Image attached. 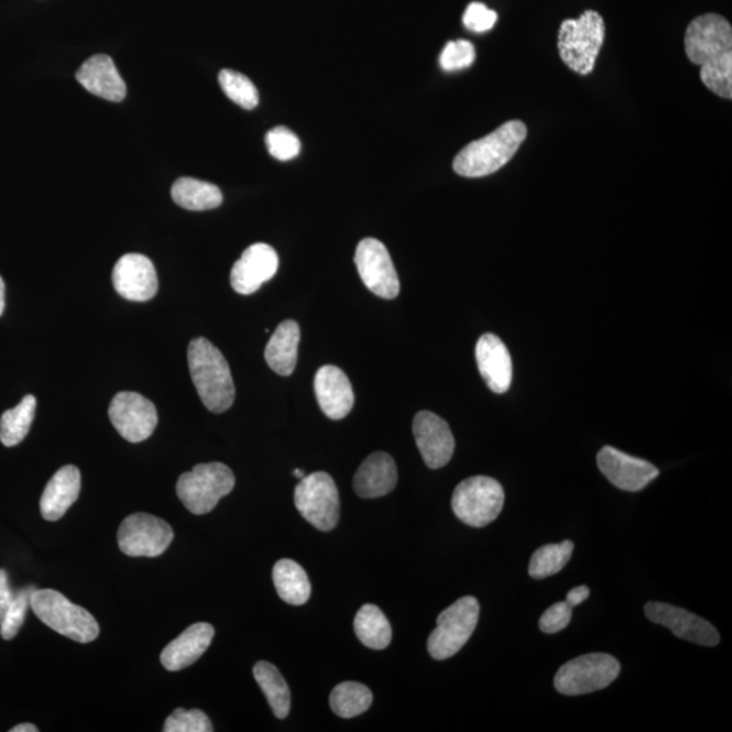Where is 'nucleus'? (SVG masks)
<instances>
[{"mask_svg": "<svg viewBox=\"0 0 732 732\" xmlns=\"http://www.w3.org/2000/svg\"><path fill=\"white\" fill-rule=\"evenodd\" d=\"M685 52L690 63L700 66V78L708 90L732 98V28L724 17L704 14L689 23Z\"/></svg>", "mask_w": 732, "mask_h": 732, "instance_id": "f257e3e1", "label": "nucleus"}, {"mask_svg": "<svg viewBox=\"0 0 732 732\" xmlns=\"http://www.w3.org/2000/svg\"><path fill=\"white\" fill-rule=\"evenodd\" d=\"M193 384L209 412H227L236 401V384L230 365L221 351L208 339L196 338L187 348Z\"/></svg>", "mask_w": 732, "mask_h": 732, "instance_id": "f03ea898", "label": "nucleus"}, {"mask_svg": "<svg viewBox=\"0 0 732 732\" xmlns=\"http://www.w3.org/2000/svg\"><path fill=\"white\" fill-rule=\"evenodd\" d=\"M528 136L523 121H509L493 133L462 149L454 161L456 173L466 178L488 177L507 165Z\"/></svg>", "mask_w": 732, "mask_h": 732, "instance_id": "7ed1b4c3", "label": "nucleus"}, {"mask_svg": "<svg viewBox=\"0 0 732 732\" xmlns=\"http://www.w3.org/2000/svg\"><path fill=\"white\" fill-rule=\"evenodd\" d=\"M604 41L605 22L597 11L588 10L578 20H566L558 40L561 62L573 73L589 75Z\"/></svg>", "mask_w": 732, "mask_h": 732, "instance_id": "20e7f679", "label": "nucleus"}, {"mask_svg": "<svg viewBox=\"0 0 732 732\" xmlns=\"http://www.w3.org/2000/svg\"><path fill=\"white\" fill-rule=\"evenodd\" d=\"M31 609L41 622L68 640L90 643L99 635V625L92 614L56 590H34Z\"/></svg>", "mask_w": 732, "mask_h": 732, "instance_id": "39448f33", "label": "nucleus"}, {"mask_svg": "<svg viewBox=\"0 0 732 732\" xmlns=\"http://www.w3.org/2000/svg\"><path fill=\"white\" fill-rule=\"evenodd\" d=\"M236 488L233 472L222 462L198 465L177 482V495L187 511L196 515L212 512L221 498Z\"/></svg>", "mask_w": 732, "mask_h": 732, "instance_id": "423d86ee", "label": "nucleus"}, {"mask_svg": "<svg viewBox=\"0 0 732 732\" xmlns=\"http://www.w3.org/2000/svg\"><path fill=\"white\" fill-rule=\"evenodd\" d=\"M480 607L476 597L467 596L445 609L437 619L436 630L427 641L431 658L444 660L458 654L476 631Z\"/></svg>", "mask_w": 732, "mask_h": 732, "instance_id": "0eeeda50", "label": "nucleus"}, {"mask_svg": "<svg viewBox=\"0 0 732 732\" xmlns=\"http://www.w3.org/2000/svg\"><path fill=\"white\" fill-rule=\"evenodd\" d=\"M505 503V491L498 480L489 477H472L454 491L452 509L456 517L472 528H483L501 514Z\"/></svg>", "mask_w": 732, "mask_h": 732, "instance_id": "6e6552de", "label": "nucleus"}, {"mask_svg": "<svg viewBox=\"0 0 732 732\" xmlns=\"http://www.w3.org/2000/svg\"><path fill=\"white\" fill-rule=\"evenodd\" d=\"M620 675L619 660L609 654H588L567 662L556 673L555 688L566 696H581L605 689Z\"/></svg>", "mask_w": 732, "mask_h": 732, "instance_id": "1a4fd4ad", "label": "nucleus"}, {"mask_svg": "<svg viewBox=\"0 0 732 732\" xmlns=\"http://www.w3.org/2000/svg\"><path fill=\"white\" fill-rule=\"evenodd\" d=\"M295 505L298 513L321 532L336 528L339 521V493L336 482L326 472L306 476L296 485Z\"/></svg>", "mask_w": 732, "mask_h": 732, "instance_id": "9d476101", "label": "nucleus"}, {"mask_svg": "<svg viewBox=\"0 0 732 732\" xmlns=\"http://www.w3.org/2000/svg\"><path fill=\"white\" fill-rule=\"evenodd\" d=\"M119 546L122 553L133 558H156L165 554L174 538L166 521L146 513L129 515L119 529Z\"/></svg>", "mask_w": 732, "mask_h": 732, "instance_id": "9b49d317", "label": "nucleus"}, {"mask_svg": "<svg viewBox=\"0 0 732 732\" xmlns=\"http://www.w3.org/2000/svg\"><path fill=\"white\" fill-rule=\"evenodd\" d=\"M354 262L362 283L374 295L392 301L401 292L400 277L389 250L378 239L367 238L357 245Z\"/></svg>", "mask_w": 732, "mask_h": 732, "instance_id": "f8f14e48", "label": "nucleus"}, {"mask_svg": "<svg viewBox=\"0 0 732 732\" xmlns=\"http://www.w3.org/2000/svg\"><path fill=\"white\" fill-rule=\"evenodd\" d=\"M109 418L120 436L132 444L145 441L157 426L155 404L138 392H119L110 403Z\"/></svg>", "mask_w": 732, "mask_h": 732, "instance_id": "ddd939ff", "label": "nucleus"}, {"mask_svg": "<svg viewBox=\"0 0 732 732\" xmlns=\"http://www.w3.org/2000/svg\"><path fill=\"white\" fill-rule=\"evenodd\" d=\"M649 622L664 625L679 640L700 644V646H718L720 635L717 629L706 619L665 602H649L646 605Z\"/></svg>", "mask_w": 732, "mask_h": 732, "instance_id": "4468645a", "label": "nucleus"}, {"mask_svg": "<svg viewBox=\"0 0 732 732\" xmlns=\"http://www.w3.org/2000/svg\"><path fill=\"white\" fill-rule=\"evenodd\" d=\"M597 465L604 477L618 489L641 491L657 479L659 470L646 460L632 458L616 448L604 447L597 455Z\"/></svg>", "mask_w": 732, "mask_h": 732, "instance_id": "2eb2a0df", "label": "nucleus"}, {"mask_svg": "<svg viewBox=\"0 0 732 732\" xmlns=\"http://www.w3.org/2000/svg\"><path fill=\"white\" fill-rule=\"evenodd\" d=\"M413 431L425 465L438 470L448 465L455 452V437L447 420L430 412L415 415Z\"/></svg>", "mask_w": 732, "mask_h": 732, "instance_id": "dca6fc26", "label": "nucleus"}, {"mask_svg": "<svg viewBox=\"0 0 732 732\" xmlns=\"http://www.w3.org/2000/svg\"><path fill=\"white\" fill-rule=\"evenodd\" d=\"M113 285L129 302L151 301L160 286L154 263L142 254L122 255L113 269Z\"/></svg>", "mask_w": 732, "mask_h": 732, "instance_id": "f3484780", "label": "nucleus"}, {"mask_svg": "<svg viewBox=\"0 0 732 732\" xmlns=\"http://www.w3.org/2000/svg\"><path fill=\"white\" fill-rule=\"evenodd\" d=\"M278 255L266 243L251 244L231 271V286L240 295H253L278 271Z\"/></svg>", "mask_w": 732, "mask_h": 732, "instance_id": "a211bd4d", "label": "nucleus"}, {"mask_svg": "<svg viewBox=\"0 0 732 732\" xmlns=\"http://www.w3.org/2000/svg\"><path fill=\"white\" fill-rule=\"evenodd\" d=\"M315 395L321 412L334 420L343 419L354 406V392L342 369L325 365L316 372Z\"/></svg>", "mask_w": 732, "mask_h": 732, "instance_id": "6ab92c4d", "label": "nucleus"}, {"mask_svg": "<svg viewBox=\"0 0 732 732\" xmlns=\"http://www.w3.org/2000/svg\"><path fill=\"white\" fill-rule=\"evenodd\" d=\"M476 354L485 384L495 394H505L513 379L512 356L506 345L494 334H484L479 338Z\"/></svg>", "mask_w": 732, "mask_h": 732, "instance_id": "aec40b11", "label": "nucleus"}, {"mask_svg": "<svg viewBox=\"0 0 732 732\" xmlns=\"http://www.w3.org/2000/svg\"><path fill=\"white\" fill-rule=\"evenodd\" d=\"M215 636V629L208 623H196L186 629L177 640L168 643L161 654L163 667L168 671H179L195 664L207 652Z\"/></svg>", "mask_w": 732, "mask_h": 732, "instance_id": "412c9836", "label": "nucleus"}, {"mask_svg": "<svg viewBox=\"0 0 732 732\" xmlns=\"http://www.w3.org/2000/svg\"><path fill=\"white\" fill-rule=\"evenodd\" d=\"M76 79L94 96L111 102H121L127 96V85L108 55H96L84 63Z\"/></svg>", "mask_w": 732, "mask_h": 732, "instance_id": "4be33fe9", "label": "nucleus"}, {"mask_svg": "<svg viewBox=\"0 0 732 732\" xmlns=\"http://www.w3.org/2000/svg\"><path fill=\"white\" fill-rule=\"evenodd\" d=\"M81 478L78 467L64 466L50 480L41 495L40 511L46 521H57L67 513L80 494Z\"/></svg>", "mask_w": 732, "mask_h": 732, "instance_id": "5701e85b", "label": "nucleus"}, {"mask_svg": "<svg viewBox=\"0 0 732 732\" xmlns=\"http://www.w3.org/2000/svg\"><path fill=\"white\" fill-rule=\"evenodd\" d=\"M396 483L395 460L389 454L374 452L362 462L353 484L357 495L372 500L390 494L396 488Z\"/></svg>", "mask_w": 732, "mask_h": 732, "instance_id": "b1692460", "label": "nucleus"}, {"mask_svg": "<svg viewBox=\"0 0 732 732\" xmlns=\"http://www.w3.org/2000/svg\"><path fill=\"white\" fill-rule=\"evenodd\" d=\"M301 337V327L296 321L284 320L267 342L265 360L280 376H289L295 371Z\"/></svg>", "mask_w": 732, "mask_h": 732, "instance_id": "393cba45", "label": "nucleus"}, {"mask_svg": "<svg viewBox=\"0 0 732 732\" xmlns=\"http://www.w3.org/2000/svg\"><path fill=\"white\" fill-rule=\"evenodd\" d=\"M273 582L280 599L286 604L301 607L312 597V582L307 572L295 560H278L273 568Z\"/></svg>", "mask_w": 732, "mask_h": 732, "instance_id": "a878e982", "label": "nucleus"}, {"mask_svg": "<svg viewBox=\"0 0 732 732\" xmlns=\"http://www.w3.org/2000/svg\"><path fill=\"white\" fill-rule=\"evenodd\" d=\"M175 204L187 210H209L220 207L222 193L218 186L195 178H179L172 187Z\"/></svg>", "mask_w": 732, "mask_h": 732, "instance_id": "bb28decb", "label": "nucleus"}, {"mask_svg": "<svg viewBox=\"0 0 732 732\" xmlns=\"http://www.w3.org/2000/svg\"><path fill=\"white\" fill-rule=\"evenodd\" d=\"M253 675L265 695L275 718L285 719L291 712V690L277 667L266 660L258 662Z\"/></svg>", "mask_w": 732, "mask_h": 732, "instance_id": "cd10ccee", "label": "nucleus"}, {"mask_svg": "<svg viewBox=\"0 0 732 732\" xmlns=\"http://www.w3.org/2000/svg\"><path fill=\"white\" fill-rule=\"evenodd\" d=\"M354 631L357 637L368 648L384 649L390 646L391 624L382 609L376 605L368 604L360 609L356 614Z\"/></svg>", "mask_w": 732, "mask_h": 732, "instance_id": "c85d7f7f", "label": "nucleus"}, {"mask_svg": "<svg viewBox=\"0 0 732 732\" xmlns=\"http://www.w3.org/2000/svg\"><path fill=\"white\" fill-rule=\"evenodd\" d=\"M36 397L28 395L19 406L3 413L0 418V441L4 447H15L25 439L36 415Z\"/></svg>", "mask_w": 732, "mask_h": 732, "instance_id": "c756f323", "label": "nucleus"}, {"mask_svg": "<svg viewBox=\"0 0 732 732\" xmlns=\"http://www.w3.org/2000/svg\"><path fill=\"white\" fill-rule=\"evenodd\" d=\"M372 701L371 689L353 681L337 685L330 696L332 712L345 719L360 717L371 708Z\"/></svg>", "mask_w": 732, "mask_h": 732, "instance_id": "7c9ffc66", "label": "nucleus"}, {"mask_svg": "<svg viewBox=\"0 0 732 732\" xmlns=\"http://www.w3.org/2000/svg\"><path fill=\"white\" fill-rule=\"evenodd\" d=\"M572 550L573 544L568 540L538 548L531 559L529 576L535 579L555 576L564 570L571 559Z\"/></svg>", "mask_w": 732, "mask_h": 732, "instance_id": "2f4dec72", "label": "nucleus"}, {"mask_svg": "<svg viewBox=\"0 0 732 732\" xmlns=\"http://www.w3.org/2000/svg\"><path fill=\"white\" fill-rule=\"evenodd\" d=\"M219 84L226 96L239 107L248 110L258 107L260 96H258L256 87L248 76L232 72V69H222L219 74Z\"/></svg>", "mask_w": 732, "mask_h": 732, "instance_id": "473e14b6", "label": "nucleus"}, {"mask_svg": "<svg viewBox=\"0 0 732 732\" xmlns=\"http://www.w3.org/2000/svg\"><path fill=\"white\" fill-rule=\"evenodd\" d=\"M34 586H28L25 589L17 591L13 601L4 614L2 624H0V635L4 641H11L19 635L23 623H25L26 613L31 609L32 594Z\"/></svg>", "mask_w": 732, "mask_h": 732, "instance_id": "72a5a7b5", "label": "nucleus"}, {"mask_svg": "<svg viewBox=\"0 0 732 732\" xmlns=\"http://www.w3.org/2000/svg\"><path fill=\"white\" fill-rule=\"evenodd\" d=\"M165 732H210L214 725L210 723L207 713L201 710L186 711L178 708L166 719Z\"/></svg>", "mask_w": 732, "mask_h": 732, "instance_id": "f704fd0d", "label": "nucleus"}, {"mask_svg": "<svg viewBox=\"0 0 732 732\" xmlns=\"http://www.w3.org/2000/svg\"><path fill=\"white\" fill-rule=\"evenodd\" d=\"M266 145L271 155L278 161H291L301 154L302 143L291 129L275 127L266 134Z\"/></svg>", "mask_w": 732, "mask_h": 732, "instance_id": "c9c22d12", "label": "nucleus"}, {"mask_svg": "<svg viewBox=\"0 0 732 732\" xmlns=\"http://www.w3.org/2000/svg\"><path fill=\"white\" fill-rule=\"evenodd\" d=\"M477 52L470 41H449L439 56V64L445 72H458L471 66L476 62Z\"/></svg>", "mask_w": 732, "mask_h": 732, "instance_id": "e433bc0d", "label": "nucleus"}, {"mask_svg": "<svg viewBox=\"0 0 732 732\" xmlns=\"http://www.w3.org/2000/svg\"><path fill=\"white\" fill-rule=\"evenodd\" d=\"M498 21V15L494 10L488 8L483 3L473 2L468 6L462 22L467 29L476 33H484L491 31Z\"/></svg>", "mask_w": 732, "mask_h": 732, "instance_id": "4c0bfd02", "label": "nucleus"}, {"mask_svg": "<svg viewBox=\"0 0 732 732\" xmlns=\"http://www.w3.org/2000/svg\"><path fill=\"white\" fill-rule=\"evenodd\" d=\"M572 607L567 601L556 602L548 608L540 619V630L544 634H556L565 630L571 622Z\"/></svg>", "mask_w": 732, "mask_h": 732, "instance_id": "58836bf2", "label": "nucleus"}, {"mask_svg": "<svg viewBox=\"0 0 732 732\" xmlns=\"http://www.w3.org/2000/svg\"><path fill=\"white\" fill-rule=\"evenodd\" d=\"M14 591L11 589L8 571L0 568V624H2L4 614L14 599Z\"/></svg>", "mask_w": 732, "mask_h": 732, "instance_id": "ea45409f", "label": "nucleus"}, {"mask_svg": "<svg viewBox=\"0 0 732 732\" xmlns=\"http://www.w3.org/2000/svg\"><path fill=\"white\" fill-rule=\"evenodd\" d=\"M589 594L590 591L588 586H579V588H573L570 591H568L566 601L572 608H576L578 605H581L582 602H584L586 600H588Z\"/></svg>", "mask_w": 732, "mask_h": 732, "instance_id": "a19ab883", "label": "nucleus"}, {"mask_svg": "<svg viewBox=\"0 0 732 732\" xmlns=\"http://www.w3.org/2000/svg\"><path fill=\"white\" fill-rule=\"evenodd\" d=\"M10 732H39V729L34 724L23 723L15 725V728L11 729Z\"/></svg>", "mask_w": 732, "mask_h": 732, "instance_id": "79ce46f5", "label": "nucleus"}, {"mask_svg": "<svg viewBox=\"0 0 732 732\" xmlns=\"http://www.w3.org/2000/svg\"><path fill=\"white\" fill-rule=\"evenodd\" d=\"M6 286L4 281L0 277V316H2L6 306Z\"/></svg>", "mask_w": 732, "mask_h": 732, "instance_id": "37998d69", "label": "nucleus"}, {"mask_svg": "<svg viewBox=\"0 0 732 732\" xmlns=\"http://www.w3.org/2000/svg\"><path fill=\"white\" fill-rule=\"evenodd\" d=\"M293 476H295V478L302 480L304 477H306V472H304L303 470H295V471H293Z\"/></svg>", "mask_w": 732, "mask_h": 732, "instance_id": "c03bdc74", "label": "nucleus"}]
</instances>
